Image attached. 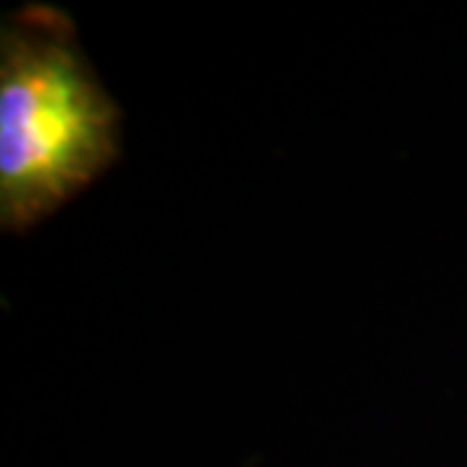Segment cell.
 <instances>
[{"label": "cell", "mask_w": 467, "mask_h": 467, "mask_svg": "<svg viewBox=\"0 0 467 467\" xmlns=\"http://www.w3.org/2000/svg\"><path fill=\"white\" fill-rule=\"evenodd\" d=\"M119 112L78 50L70 18L26 5L0 34V221L26 232L117 159Z\"/></svg>", "instance_id": "cell-1"}]
</instances>
